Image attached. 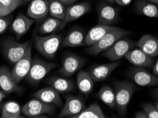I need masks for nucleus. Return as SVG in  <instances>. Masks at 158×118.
<instances>
[{
    "label": "nucleus",
    "mask_w": 158,
    "mask_h": 118,
    "mask_svg": "<svg viewBox=\"0 0 158 118\" xmlns=\"http://www.w3.org/2000/svg\"><path fill=\"white\" fill-rule=\"evenodd\" d=\"M135 90V85L128 81H121L115 84V108L120 117L126 116L127 106Z\"/></svg>",
    "instance_id": "obj_1"
},
{
    "label": "nucleus",
    "mask_w": 158,
    "mask_h": 118,
    "mask_svg": "<svg viewBox=\"0 0 158 118\" xmlns=\"http://www.w3.org/2000/svg\"><path fill=\"white\" fill-rule=\"evenodd\" d=\"M131 33V31H127L120 28L113 27V29L108 31L105 36L100 39L94 45L89 46L87 49L88 54L92 55H97L100 53L105 52L109 49L116 41L128 36Z\"/></svg>",
    "instance_id": "obj_2"
},
{
    "label": "nucleus",
    "mask_w": 158,
    "mask_h": 118,
    "mask_svg": "<svg viewBox=\"0 0 158 118\" xmlns=\"http://www.w3.org/2000/svg\"><path fill=\"white\" fill-rule=\"evenodd\" d=\"M61 42L62 36L58 34L52 33L45 36H36L34 38L36 49L48 59H52L55 57Z\"/></svg>",
    "instance_id": "obj_3"
},
{
    "label": "nucleus",
    "mask_w": 158,
    "mask_h": 118,
    "mask_svg": "<svg viewBox=\"0 0 158 118\" xmlns=\"http://www.w3.org/2000/svg\"><path fill=\"white\" fill-rule=\"evenodd\" d=\"M32 40L24 43H18L9 39L2 44V52L6 59L11 64H15L25 55Z\"/></svg>",
    "instance_id": "obj_4"
},
{
    "label": "nucleus",
    "mask_w": 158,
    "mask_h": 118,
    "mask_svg": "<svg viewBox=\"0 0 158 118\" xmlns=\"http://www.w3.org/2000/svg\"><path fill=\"white\" fill-rule=\"evenodd\" d=\"M56 67L55 63L45 62L36 57L32 59L31 68L26 77L27 80L31 84H38Z\"/></svg>",
    "instance_id": "obj_5"
},
{
    "label": "nucleus",
    "mask_w": 158,
    "mask_h": 118,
    "mask_svg": "<svg viewBox=\"0 0 158 118\" xmlns=\"http://www.w3.org/2000/svg\"><path fill=\"white\" fill-rule=\"evenodd\" d=\"M56 107L53 104L44 103L37 98L28 101L22 108V112L29 117H38L43 115H53Z\"/></svg>",
    "instance_id": "obj_6"
},
{
    "label": "nucleus",
    "mask_w": 158,
    "mask_h": 118,
    "mask_svg": "<svg viewBox=\"0 0 158 118\" xmlns=\"http://www.w3.org/2000/svg\"><path fill=\"white\" fill-rule=\"evenodd\" d=\"M137 46V43L129 39H120L111 47L103 52V56L110 61H118L124 57L130 50Z\"/></svg>",
    "instance_id": "obj_7"
},
{
    "label": "nucleus",
    "mask_w": 158,
    "mask_h": 118,
    "mask_svg": "<svg viewBox=\"0 0 158 118\" xmlns=\"http://www.w3.org/2000/svg\"><path fill=\"white\" fill-rule=\"evenodd\" d=\"M85 63L83 57L73 53H69L64 57L59 73L65 77H70L80 70Z\"/></svg>",
    "instance_id": "obj_8"
},
{
    "label": "nucleus",
    "mask_w": 158,
    "mask_h": 118,
    "mask_svg": "<svg viewBox=\"0 0 158 118\" xmlns=\"http://www.w3.org/2000/svg\"><path fill=\"white\" fill-rule=\"evenodd\" d=\"M32 63V43L29 45L25 55L17 62H16L11 69V74L18 84L24 79L29 72Z\"/></svg>",
    "instance_id": "obj_9"
},
{
    "label": "nucleus",
    "mask_w": 158,
    "mask_h": 118,
    "mask_svg": "<svg viewBox=\"0 0 158 118\" xmlns=\"http://www.w3.org/2000/svg\"><path fill=\"white\" fill-rule=\"evenodd\" d=\"M90 9H91V2L88 1L74 4L66 7V16L64 19L61 21L58 31H61L69 23L82 17L85 13L89 12Z\"/></svg>",
    "instance_id": "obj_10"
},
{
    "label": "nucleus",
    "mask_w": 158,
    "mask_h": 118,
    "mask_svg": "<svg viewBox=\"0 0 158 118\" xmlns=\"http://www.w3.org/2000/svg\"><path fill=\"white\" fill-rule=\"evenodd\" d=\"M65 104L59 115V117H72L78 114L85 108V103L82 98L67 95L65 96Z\"/></svg>",
    "instance_id": "obj_11"
},
{
    "label": "nucleus",
    "mask_w": 158,
    "mask_h": 118,
    "mask_svg": "<svg viewBox=\"0 0 158 118\" xmlns=\"http://www.w3.org/2000/svg\"><path fill=\"white\" fill-rule=\"evenodd\" d=\"M130 76L135 84L140 86L158 85V75H155L143 69L137 67L132 69L130 72Z\"/></svg>",
    "instance_id": "obj_12"
},
{
    "label": "nucleus",
    "mask_w": 158,
    "mask_h": 118,
    "mask_svg": "<svg viewBox=\"0 0 158 118\" xmlns=\"http://www.w3.org/2000/svg\"><path fill=\"white\" fill-rule=\"evenodd\" d=\"M0 88L5 93L19 92L22 90L7 67H0Z\"/></svg>",
    "instance_id": "obj_13"
},
{
    "label": "nucleus",
    "mask_w": 158,
    "mask_h": 118,
    "mask_svg": "<svg viewBox=\"0 0 158 118\" xmlns=\"http://www.w3.org/2000/svg\"><path fill=\"white\" fill-rule=\"evenodd\" d=\"M125 57L130 63L139 67H150L154 62L153 57L149 56L139 48L130 50Z\"/></svg>",
    "instance_id": "obj_14"
},
{
    "label": "nucleus",
    "mask_w": 158,
    "mask_h": 118,
    "mask_svg": "<svg viewBox=\"0 0 158 118\" xmlns=\"http://www.w3.org/2000/svg\"><path fill=\"white\" fill-rule=\"evenodd\" d=\"M120 64L118 61H113L108 64L95 65L88 71L94 82H101L106 79L110 74Z\"/></svg>",
    "instance_id": "obj_15"
},
{
    "label": "nucleus",
    "mask_w": 158,
    "mask_h": 118,
    "mask_svg": "<svg viewBox=\"0 0 158 118\" xmlns=\"http://www.w3.org/2000/svg\"><path fill=\"white\" fill-rule=\"evenodd\" d=\"M33 96L34 98L44 103L53 104L54 105H57L58 107L62 106L63 103L59 93L51 86L38 90L35 93H34Z\"/></svg>",
    "instance_id": "obj_16"
},
{
    "label": "nucleus",
    "mask_w": 158,
    "mask_h": 118,
    "mask_svg": "<svg viewBox=\"0 0 158 118\" xmlns=\"http://www.w3.org/2000/svg\"><path fill=\"white\" fill-rule=\"evenodd\" d=\"M98 23L100 24L108 25L114 24L118 18V11L110 4L101 3L98 7Z\"/></svg>",
    "instance_id": "obj_17"
},
{
    "label": "nucleus",
    "mask_w": 158,
    "mask_h": 118,
    "mask_svg": "<svg viewBox=\"0 0 158 118\" xmlns=\"http://www.w3.org/2000/svg\"><path fill=\"white\" fill-rule=\"evenodd\" d=\"M48 13V0H32L28 6V17L34 20L45 18Z\"/></svg>",
    "instance_id": "obj_18"
},
{
    "label": "nucleus",
    "mask_w": 158,
    "mask_h": 118,
    "mask_svg": "<svg viewBox=\"0 0 158 118\" xmlns=\"http://www.w3.org/2000/svg\"><path fill=\"white\" fill-rule=\"evenodd\" d=\"M34 19L24 14H19L11 24V29L18 39H20L29 31Z\"/></svg>",
    "instance_id": "obj_19"
},
{
    "label": "nucleus",
    "mask_w": 158,
    "mask_h": 118,
    "mask_svg": "<svg viewBox=\"0 0 158 118\" xmlns=\"http://www.w3.org/2000/svg\"><path fill=\"white\" fill-rule=\"evenodd\" d=\"M137 46L153 58L158 55V38L153 36L145 35L142 36L137 43Z\"/></svg>",
    "instance_id": "obj_20"
},
{
    "label": "nucleus",
    "mask_w": 158,
    "mask_h": 118,
    "mask_svg": "<svg viewBox=\"0 0 158 118\" xmlns=\"http://www.w3.org/2000/svg\"><path fill=\"white\" fill-rule=\"evenodd\" d=\"M113 26L108 25L98 24L93 27L88 32L86 36H85V45L91 46L98 42L102 37L110 31Z\"/></svg>",
    "instance_id": "obj_21"
},
{
    "label": "nucleus",
    "mask_w": 158,
    "mask_h": 118,
    "mask_svg": "<svg viewBox=\"0 0 158 118\" xmlns=\"http://www.w3.org/2000/svg\"><path fill=\"white\" fill-rule=\"evenodd\" d=\"M85 35L80 29H73L66 35L61 42L63 48L81 47L85 45Z\"/></svg>",
    "instance_id": "obj_22"
},
{
    "label": "nucleus",
    "mask_w": 158,
    "mask_h": 118,
    "mask_svg": "<svg viewBox=\"0 0 158 118\" xmlns=\"http://www.w3.org/2000/svg\"><path fill=\"white\" fill-rule=\"evenodd\" d=\"M48 84L59 93L71 92L74 91L76 87L75 84L72 80L59 76H53L49 78L48 80Z\"/></svg>",
    "instance_id": "obj_23"
},
{
    "label": "nucleus",
    "mask_w": 158,
    "mask_h": 118,
    "mask_svg": "<svg viewBox=\"0 0 158 118\" xmlns=\"http://www.w3.org/2000/svg\"><path fill=\"white\" fill-rule=\"evenodd\" d=\"M94 82L91 76L88 71L80 70L76 78V84L81 93L88 95L94 89Z\"/></svg>",
    "instance_id": "obj_24"
},
{
    "label": "nucleus",
    "mask_w": 158,
    "mask_h": 118,
    "mask_svg": "<svg viewBox=\"0 0 158 118\" xmlns=\"http://www.w3.org/2000/svg\"><path fill=\"white\" fill-rule=\"evenodd\" d=\"M135 7L139 14L158 18V6L148 0H138Z\"/></svg>",
    "instance_id": "obj_25"
},
{
    "label": "nucleus",
    "mask_w": 158,
    "mask_h": 118,
    "mask_svg": "<svg viewBox=\"0 0 158 118\" xmlns=\"http://www.w3.org/2000/svg\"><path fill=\"white\" fill-rule=\"evenodd\" d=\"M106 116L98 103H94L84 108L78 114L74 115L71 118H106Z\"/></svg>",
    "instance_id": "obj_26"
},
{
    "label": "nucleus",
    "mask_w": 158,
    "mask_h": 118,
    "mask_svg": "<svg viewBox=\"0 0 158 118\" xmlns=\"http://www.w3.org/2000/svg\"><path fill=\"white\" fill-rule=\"evenodd\" d=\"M96 96L111 109H115V94L114 90L109 86L101 87Z\"/></svg>",
    "instance_id": "obj_27"
},
{
    "label": "nucleus",
    "mask_w": 158,
    "mask_h": 118,
    "mask_svg": "<svg viewBox=\"0 0 158 118\" xmlns=\"http://www.w3.org/2000/svg\"><path fill=\"white\" fill-rule=\"evenodd\" d=\"M22 113L20 105L15 101H8L2 105V118H19Z\"/></svg>",
    "instance_id": "obj_28"
},
{
    "label": "nucleus",
    "mask_w": 158,
    "mask_h": 118,
    "mask_svg": "<svg viewBox=\"0 0 158 118\" xmlns=\"http://www.w3.org/2000/svg\"><path fill=\"white\" fill-rule=\"evenodd\" d=\"M66 6L59 0H48V13L51 17L56 18L61 21L64 19Z\"/></svg>",
    "instance_id": "obj_29"
},
{
    "label": "nucleus",
    "mask_w": 158,
    "mask_h": 118,
    "mask_svg": "<svg viewBox=\"0 0 158 118\" xmlns=\"http://www.w3.org/2000/svg\"><path fill=\"white\" fill-rule=\"evenodd\" d=\"M61 21L54 17H48L43 21L39 28V33L41 35L52 34L59 30Z\"/></svg>",
    "instance_id": "obj_30"
},
{
    "label": "nucleus",
    "mask_w": 158,
    "mask_h": 118,
    "mask_svg": "<svg viewBox=\"0 0 158 118\" xmlns=\"http://www.w3.org/2000/svg\"><path fill=\"white\" fill-rule=\"evenodd\" d=\"M24 3V0H0V17L9 16Z\"/></svg>",
    "instance_id": "obj_31"
},
{
    "label": "nucleus",
    "mask_w": 158,
    "mask_h": 118,
    "mask_svg": "<svg viewBox=\"0 0 158 118\" xmlns=\"http://www.w3.org/2000/svg\"><path fill=\"white\" fill-rule=\"evenodd\" d=\"M148 118H158V110L156 106L152 103H145L142 105Z\"/></svg>",
    "instance_id": "obj_32"
},
{
    "label": "nucleus",
    "mask_w": 158,
    "mask_h": 118,
    "mask_svg": "<svg viewBox=\"0 0 158 118\" xmlns=\"http://www.w3.org/2000/svg\"><path fill=\"white\" fill-rule=\"evenodd\" d=\"M11 17H0V35L4 33L6 31L7 28L10 24Z\"/></svg>",
    "instance_id": "obj_33"
},
{
    "label": "nucleus",
    "mask_w": 158,
    "mask_h": 118,
    "mask_svg": "<svg viewBox=\"0 0 158 118\" xmlns=\"http://www.w3.org/2000/svg\"><path fill=\"white\" fill-rule=\"evenodd\" d=\"M134 117L135 118H148V115L146 114L145 111L143 110H139L138 112L135 113Z\"/></svg>",
    "instance_id": "obj_34"
},
{
    "label": "nucleus",
    "mask_w": 158,
    "mask_h": 118,
    "mask_svg": "<svg viewBox=\"0 0 158 118\" xmlns=\"http://www.w3.org/2000/svg\"><path fill=\"white\" fill-rule=\"evenodd\" d=\"M132 0H115V2H116L118 4H119L120 6H127L128 4L131 3Z\"/></svg>",
    "instance_id": "obj_35"
},
{
    "label": "nucleus",
    "mask_w": 158,
    "mask_h": 118,
    "mask_svg": "<svg viewBox=\"0 0 158 118\" xmlns=\"http://www.w3.org/2000/svg\"><path fill=\"white\" fill-rule=\"evenodd\" d=\"M59 1L61 2L66 7H68V6L73 5V4H75L78 0H59Z\"/></svg>",
    "instance_id": "obj_36"
},
{
    "label": "nucleus",
    "mask_w": 158,
    "mask_h": 118,
    "mask_svg": "<svg viewBox=\"0 0 158 118\" xmlns=\"http://www.w3.org/2000/svg\"><path fill=\"white\" fill-rule=\"evenodd\" d=\"M153 74L155 75H158V59L155 62L154 67H153Z\"/></svg>",
    "instance_id": "obj_37"
},
{
    "label": "nucleus",
    "mask_w": 158,
    "mask_h": 118,
    "mask_svg": "<svg viewBox=\"0 0 158 118\" xmlns=\"http://www.w3.org/2000/svg\"><path fill=\"white\" fill-rule=\"evenodd\" d=\"M6 97V95H5V93H4V92L2 91H1V90H0V103H2V100H3V99L5 98Z\"/></svg>",
    "instance_id": "obj_38"
},
{
    "label": "nucleus",
    "mask_w": 158,
    "mask_h": 118,
    "mask_svg": "<svg viewBox=\"0 0 158 118\" xmlns=\"http://www.w3.org/2000/svg\"><path fill=\"white\" fill-rule=\"evenodd\" d=\"M153 94H154L155 98L158 99V88L155 90L154 92H153Z\"/></svg>",
    "instance_id": "obj_39"
},
{
    "label": "nucleus",
    "mask_w": 158,
    "mask_h": 118,
    "mask_svg": "<svg viewBox=\"0 0 158 118\" xmlns=\"http://www.w3.org/2000/svg\"><path fill=\"white\" fill-rule=\"evenodd\" d=\"M148 1L152 2V3L156 4V5L158 6V0H148Z\"/></svg>",
    "instance_id": "obj_40"
},
{
    "label": "nucleus",
    "mask_w": 158,
    "mask_h": 118,
    "mask_svg": "<svg viewBox=\"0 0 158 118\" xmlns=\"http://www.w3.org/2000/svg\"><path fill=\"white\" fill-rule=\"evenodd\" d=\"M106 1L110 2V3H114L115 2V0H106Z\"/></svg>",
    "instance_id": "obj_41"
},
{
    "label": "nucleus",
    "mask_w": 158,
    "mask_h": 118,
    "mask_svg": "<svg viewBox=\"0 0 158 118\" xmlns=\"http://www.w3.org/2000/svg\"><path fill=\"white\" fill-rule=\"evenodd\" d=\"M155 106H156V108H157V110H158V102H157V103L155 104Z\"/></svg>",
    "instance_id": "obj_42"
},
{
    "label": "nucleus",
    "mask_w": 158,
    "mask_h": 118,
    "mask_svg": "<svg viewBox=\"0 0 158 118\" xmlns=\"http://www.w3.org/2000/svg\"><path fill=\"white\" fill-rule=\"evenodd\" d=\"M24 1L25 2H31V1H32V0H24Z\"/></svg>",
    "instance_id": "obj_43"
},
{
    "label": "nucleus",
    "mask_w": 158,
    "mask_h": 118,
    "mask_svg": "<svg viewBox=\"0 0 158 118\" xmlns=\"http://www.w3.org/2000/svg\"><path fill=\"white\" fill-rule=\"evenodd\" d=\"M2 103H0V110H2Z\"/></svg>",
    "instance_id": "obj_44"
}]
</instances>
